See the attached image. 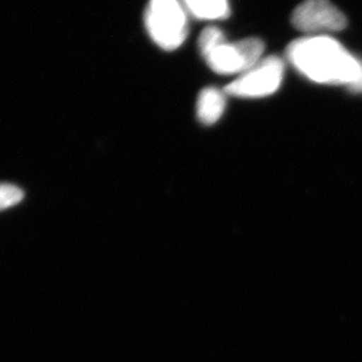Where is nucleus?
Instances as JSON below:
<instances>
[{
	"label": "nucleus",
	"mask_w": 362,
	"mask_h": 362,
	"mask_svg": "<svg viewBox=\"0 0 362 362\" xmlns=\"http://www.w3.org/2000/svg\"><path fill=\"white\" fill-rule=\"evenodd\" d=\"M286 56L298 72L314 83L361 86V64L329 35L296 39L287 46Z\"/></svg>",
	"instance_id": "nucleus-1"
},
{
	"label": "nucleus",
	"mask_w": 362,
	"mask_h": 362,
	"mask_svg": "<svg viewBox=\"0 0 362 362\" xmlns=\"http://www.w3.org/2000/svg\"><path fill=\"white\" fill-rule=\"evenodd\" d=\"M144 21L152 42L165 51L179 49L187 38V8L182 0H148Z\"/></svg>",
	"instance_id": "nucleus-2"
},
{
	"label": "nucleus",
	"mask_w": 362,
	"mask_h": 362,
	"mask_svg": "<svg viewBox=\"0 0 362 362\" xmlns=\"http://www.w3.org/2000/svg\"><path fill=\"white\" fill-rule=\"evenodd\" d=\"M285 63L276 56L267 57L251 70L240 74L225 88L227 95L238 98L269 97L281 85Z\"/></svg>",
	"instance_id": "nucleus-3"
},
{
	"label": "nucleus",
	"mask_w": 362,
	"mask_h": 362,
	"mask_svg": "<svg viewBox=\"0 0 362 362\" xmlns=\"http://www.w3.org/2000/svg\"><path fill=\"white\" fill-rule=\"evenodd\" d=\"M291 23L294 28L310 35H326L347 26L345 14L329 0H303L293 11Z\"/></svg>",
	"instance_id": "nucleus-4"
},
{
	"label": "nucleus",
	"mask_w": 362,
	"mask_h": 362,
	"mask_svg": "<svg viewBox=\"0 0 362 362\" xmlns=\"http://www.w3.org/2000/svg\"><path fill=\"white\" fill-rule=\"evenodd\" d=\"M206 63L218 74H243L247 71L238 42H223L206 53Z\"/></svg>",
	"instance_id": "nucleus-5"
},
{
	"label": "nucleus",
	"mask_w": 362,
	"mask_h": 362,
	"mask_svg": "<svg viewBox=\"0 0 362 362\" xmlns=\"http://www.w3.org/2000/svg\"><path fill=\"white\" fill-rule=\"evenodd\" d=\"M227 94L216 88H206L199 93L197 117L204 125H213L223 117L226 108Z\"/></svg>",
	"instance_id": "nucleus-6"
},
{
	"label": "nucleus",
	"mask_w": 362,
	"mask_h": 362,
	"mask_svg": "<svg viewBox=\"0 0 362 362\" xmlns=\"http://www.w3.org/2000/svg\"><path fill=\"white\" fill-rule=\"evenodd\" d=\"M188 13L200 21H221L230 16L228 0H182Z\"/></svg>",
	"instance_id": "nucleus-7"
},
{
	"label": "nucleus",
	"mask_w": 362,
	"mask_h": 362,
	"mask_svg": "<svg viewBox=\"0 0 362 362\" xmlns=\"http://www.w3.org/2000/svg\"><path fill=\"white\" fill-rule=\"evenodd\" d=\"M223 42H226V37H225L223 30L218 26L211 25L202 32V35H199V51L204 57L206 53H209L211 49H214Z\"/></svg>",
	"instance_id": "nucleus-8"
},
{
	"label": "nucleus",
	"mask_w": 362,
	"mask_h": 362,
	"mask_svg": "<svg viewBox=\"0 0 362 362\" xmlns=\"http://www.w3.org/2000/svg\"><path fill=\"white\" fill-rule=\"evenodd\" d=\"M24 199V192L16 185L0 184V211L17 205Z\"/></svg>",
	"instance_id": "nucleus-9"
},
{
	"label": "nucleus",
	"mask_w": 362,
	"mask_h": 362,
	"mask_svg": "<svg viewBox=\"0 0 362 362\" xmlns=\"http://www.w3.org/2000/svg\"><path fill=\"white\" fill-rule=\"evenodd\" d=\"M360 85L362 86V76H361V81H360Z\"/></svg>",
	"instance_id": "nucleus-10"
}]
</instances>
